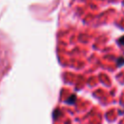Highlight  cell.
<instances>
[{
	"label": "cell",
	"mask_w": 124,
	"mask_h": 124,
	"mask_svg": "<svg viewBox=\"0 0 124 124\" xmlns=\"http://www.w3.org/2000/svg\"><path fill=\"white\" fill-rule=\"evenodd\" d=\"M75 100H76V95H72V96H71V99H70V100H68V101H67V103L72 104V103H73V101L75 102Z\"/></svg>",
	"instance_id": "1"
},
{
	"label": "cell",
	"mask_w": 124,
	"mask_h": 124,
	"mask_svg": "<svg viewBox=\"0 0 124 124\" xmlns=\"http://www.w3.org/2000/svg\"><path fill=\"white\" fill-rule=\"evenodd\" d=\"M119 44H121V45H123V46H124V36H123V37H121V38L119 39Z\"/></svg>",
	"instance_id": "2"
}]
</instances>
